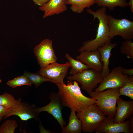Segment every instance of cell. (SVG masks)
<instances>
[{
  "label": "cell",
  "instance_id": "obj_1",
  "mask_svg": "<svg viewBox=\"0 0 133 133\" xmlns=\"http://www.w3.org/2000/svg\"><path fill=\"white\" fill-rule=\"evenodd\" d=\"M58 93L63 106L70 108L71 110L79 112L89 106L95 104V99L85 96L82 93L78 82L75 81L64 83H57Z\"/></svg>",
  "mask_w": 133,
  "mask_h": 133
},
{
  "label": "cell",
  "instance_id": "obj_2",
  "mask_svg": "<svg viewBox=\"0 0 133 133\" xmlns=\"http://www.w3.org/2000/svg\"><path fill=\"white\" fill-rule=\"evenodd\" d=\"M106 8L104 6L100 7L96 11L90 8L86 9L87 12L93 16L94 20L96 18L98 19V26L95 38L84 42L82 46L78 50L79 52L94 50L106 43L111 42V39L109 36L108 15L106 13Z\"/></svg>",
  "mask_w": 133,
  "mask_h": 133
},
{
  "label": "cell",
  "instance_id": "obj_3",
  "mask_svg": "<svg viewBox=\"0 0 133 133\" xmlns=\"http://www.w3.org/2000/svg\"><path fill=\"white\" fill-rule=\"evenodd\" d=\"M101 92L92 91L89 95L96 100L95 104L105 116L114 118L116 113L117 100L120 95L119 88H110Z\"/></svg>",
  "mask_w": 133,
  "mask_h": 133
},
{
  "label": "cell",
  "instance_id": "obj_4",
  "mask_svg": "<svg viewBox=\"0 0 133 133\" xmlns=\"http://www.w3.org/2000/svg\"><path fill=\"white\" fill-rule=\"evenodd\" d=\"M76 115L81 121L82 130L84 133H91L96 131L106 117L95 104L77 112Z\"/></svg>",
  "mask_w": 133,
  "mask_h": 133
},
{
  "label": "cell",
  "instance_id": "obj_5",
  "mask_svg": "<svg viewBox=\"0 0 133 133\" xmlns=\"http://www.w3.org/2000/svg\"><path fill=\"white\" fill-rule=\"evenodd\" d=\"M69 81H75L81 85L82 89L89 95L103 78L101 73L92 69H88L68 76Z\"/></svg>",
  "mask_w": 133,
  "mask_h": 133
},
{
  "label": "cell",
  "instance_id": "obj_6",
  "mask_svg": "<svg viewBox=\"0 0 133 133\" xmlns=\"http://www.w3.org/2000/svg\"><path fill=\"white\" fill-rule=\"evenodd\" d=\"M107 19L110 38L119 35L125 40L133 39V21L126 18H116L110 15Z\"/></svg>",
  "mask_w": 133,
  "mask_h": 133
},
{
  "label": "cell",
  "instance_id": "obj_7",
  "mask_svg": "<svg viewBox=\"0 0 133 133\" xmlns=\"http://www.w3.org/2000/svg\"><path fill=\"white\" fill-rule=\"evenodd\" d=\"M34 52L40 69L51 63L56 62L57 58L55 53L51 40L46 38L36 46Z\"/></svg>",
  "mask_w": 133,
  "mask_h": 133
},
{
  "label": "cell",
  "instance_id": "obj_8",
  "mask_svg": "<svg viewBox=\"0 0 133 133\" xmlns=\"http://www.w3.org/2000/svg\"><path fill=\"white\" fill-rule=\"evenodd\" d=\"M122 68L118 66L112 69L108 75L103 79L95 91L101 92L108 89L119 88L123 87L129 76L122 73Z\"/></svg>",
  "mask_w": 133,
  "mask_h": 133
},
{
  "label": "cell",
  "instance_id": "obj_9",
  "mask_svg": "<svg viewBox=\"0 0 133 133\" xmlns=\"http://www.w3.org/2000/svg\"><path fill=\"white\" fill-rule=\"evenodd\" d=\"M50 101L46 105L41 107L34 108L38 114L42 111H46L52 116L57 121L63 129L66 124L63 117L62 110L64 106L58 93L51 92L49 96Z\"/></svg>",
  "mask_w": 133,
  "mask_h": 133
},
{
  "label": "cell",
  "instance_id": "obj_10",
  "mask_svg": "<svg viewBox=\"0 0 133 133\" xmlns=\"http://www.w3.org/2000/svg\"><path fill=\"white\" fill-rule=\"evenodd\" d=\"M70 67L69 63L67 62L64 64L55 62L50 64L46 67L38 72L43 76L57 83H64V79L67 75Z\"/></svg>",
  "mask_w": 133,
  "mask_h": 133
},
{
  "label": "cell",
  "instance_id": "obj_11",
  "mask_svg": "<svg viewBox=\"0 0 133 133\" xmlns=\"http://www.w3.org/2000/svg\"><path fill=\"white\" fill-rule=\"evenodd\" d=\"M76 58L86 65L88 69H93L101 73L103 64L100 54L98 49L90 51L84 50L81 51Z\"/></svg>",
  "mask_w": 133,
  "mask_h": 133
},
{
  "label": "cell",
  "instance_id": "obj_12",
  "mask_svg": "<svg viewBox=\"0 0 133 133\" xmlns=\"http://www.w3.org/2000/svg\"><path fill=\"white\" fill-rule=\"evenodd\" d=\"M113 117H105L96 130L95 133H130L129 121L121 123H115Z\"/></svg>",
  "mask_w": 133,
  "mask_h": 133
},
{
  "label": "cell",
  "instance_id": "obj_13",
  "mask_svg": "<svg viewBox=\"0 0 133 133\" xmlns=\"http://www.w3.org/2000/svg\"><path fill=\"white\" fill-rule=\"evenodd\" d=\"M116 104V113L113 122L115 123H122L133 115V100L125 101L119 97Z\"/></svg>",
  "mask_w": 133,
  "mask_h": 133
},
{
  "label": "cell",
  "instance_id": "obj_14",
  "mask_svg": "<svg viewBox=\"0 0 133 133\" xmlns=\"http://www.w3.org/2000/svg\"><path fill=\"white\" fill-rule=\"evenodd\" d=\"M66 3V0H50L44 5L40 6L39 9L44 12L43 18L64 12L67 9Z\"/></svg>",
  "mask_w": 133,
  "mask_h": 133
},
{
  "label": "cell",
  "instance_id": "obj_15",
  "mask_svg": "<svg viewBox=\"0 0 133 133\" xmlns=\"http://www.w3.org/2000/svg\"><path fill=\"white\" fill-rule=\"evenodd\" d=\"M34 108V106L31 107L21 101L17 105L11 109L8 117L15 115L19 116L21 120L25 121L32 118L37 119L39 115L35 111Z\"/></svg>",
  "mask_w": 133,
  "mask_h": 133
},
{
  "label": "cell",
  "instance_id": "obj_16",
  "mask_svg": "<svg viewBox=\"0 0 133 133\" xmlns=\"http://www.w3.org/2000/svg\"><path fill=\"white\" fill-rule=\"evenodd\" d=\"M117 45L116 43L110 42L99 47L97 49L100 52L101 60L103 64L101 74L103 79L106 77L110 71L109 65L111 51L112 49Z\"/></svg>",
  "mask_w": 133,
  "mask_h": 133
},
{
  "label": "cell",
  "instance_id": "obj_17",
  "mask_svg": "<svg viewBox=\"0 0 133 133\" xmlns=\"http://www.w3.org/2000/svg\"><path fill=\"white\" fill-rule=\"evenodd\" d=\"M67 125L62 129V133H81L82 124L81 120L77 117L76 112L71 110Z\"/></svg>",
  "mask_w": 133,
  "mask_h": 133
},
{
  "label": "cell",
  "instance_id": "obj_18",
  "mask_svg": "<svg viewBox=\"0 0 133 133\" xmlns=\"http://www.w3.org/2000/svg\"><path fill=\"white\" fill-rule=\"evenodd\" d=\"M96 0H66V5H71L70 9L77 14L82 13L86 8L90 7L95 3Z\"/></svg>",
  "mask_w": 133,
  "mask_h": 133
},
{
  "label": "cell",
  "instance_id": "obj_19",
  "mask_svg": "<svg viewBox=\"0 0 133 133\" xmlns=\"http://www.w3.org/2000/svg\"><path fill=\"white\" fill-rule=\"evenodd\" d=\"M95 3L99 7L104 6L111 11L117 6L122 8L128 6L127 0H96Z\"/></svg>",
  "mask_w": 133,
  "mask_h": 133
},
{
  "label": "cell",
  "instance_id": "obj_20",
  "mask_svg": "<svg viewBox=\"0 0 133 133\" xmlns=\"http://www.w3.org/2000/svg\"><path fill=\"white\" fill-rule=\"evenodd\" d=\"M65 56L68 60L71 67L69 72L70 75H73L88 69L86 65L77 59H74L67 53H66Z\"/></svg>",
  "mask_w": 133,
  "mask_h": 133
},
{
  "label": "cell",
  "instance_id": "obj_21",
  "mask_svg": "<svg viewBox=\"0 0 133 133\" xmlns=\"http://www.w3.org/2000/svg\"><path fill=\"white\" fill-rule=\"evenodd\" d=\"M21 101L20 99L18 100L15 99L12 95L7 93L0 95V105L11 110L17 105Z\"/></svg>",
  "mask_w": 133,
  "mask_h": 133
},
{
  "label": "cell",
  "instance_id": "obj_22",
  "mask_svg": "<svg viewBox=\"0 0 133 133\" xmlns=\"http://www.w3.org/2000/svg\"><path fill=\"white\" fill-rule=\"evenodd\" d=\"M24 75L28 78L32 84H34L36 87L46 82H51L54 83H55L54 81L45 77L38 73H33L25 72Z\"/></svg>",
  "mask_w": 133,
  "mask_h": 133
},
{
  "label": "cell",
  "instance_id": "obj_23",
  "mask_svg": "<svg viewBox=\"0 0 133 133\" xmlns=\"http://www.w3.org/2000/svg\"><path fill=\"white\" fill-rule=\"evenodd\" d=\"M120 95L127 96L133 100V76L129 78L123 86L119 88Z\"/></svg>",
  "mask_w": 133,
  "mask_h": 133
},
{
  "label": "cell",
  "instance_id": "obj_24",
  "mask_svg": "<svg viewBox=\"0 0 133 133\" xmlns=\"http://www.w3.org/2000/svg\"><path fill=\"white\" fill-rule=\"evenodd\" d=\"M121 53L125 55L128 59L133 60V42L132 40H126L121 43Z\"/></svg>",
  "mask_w": 133,
  "mask_h": 133
},
{
  "label": "cell",
  "instance_id": "obj_25",
  "mask_svg": "<svg viewBox=\"0 0 133 133\" xmlns=\"http://www.w3.org/2000/svg\"><path fill=\"white\" fill-rule=\"evenodd\" d=\"M32 84L28 78L24 75L10 80L7 83L8 85L12 88L24 85L30 86Z\"/></svg>",
  "mask_w": 133,
  "mask_h": 133
},
{
  "label": "cell",
  "instance_id": "obj_26",
  "mask_svg": "<svg viewBox=\"0 0 133 133\" xmlns=\"http://www.w3.org/2000/svg\"><path fill=\"white\" fill-rule=\"evenodd\" d=\"M17 126V121L15 120H7L0 126V133H14Z\"/></svg>",
  "mask_w": 133,
  "mask_h": 133
},
{
  "label": "cell",
  "instance_id": "obj_27",
  "mask_svg": "<svg viewBox=\"0 0 133 133\" xmlns=\"http://www.w3.org/2000/svg\"><path fill=\"white\" fill-rule=\"evenodd\" d=\"M11 111V109L0 105V122L1 121L4 117V119L8 117Z\"/></svg>",
  "mask_w": 133,
  "mask_h": 133
},
{
  "label": "cell",
  "instance_id": "obj_28",
  "mask_svg": "<svg viewBox=\"0 0 133 133\" xmlns=\"http://www.w3.org/2000/svg\"><path fill=\"white\" fill-rule=\"evenodd\" d=\"M122 72L123 74L128 75L129 76H133V68L127 69L122 68Z\"/></svg>",
  "mask_w": 133,
  "mask_h": 133
},
{
  "label": "cell",
  "instance_id": "obj_29",
  "mask_svg": "<svg viewBox=\"0 0 133 133\" xmlns=\"http://www.w3.org/2000/svg\"><path fill=\"white\" fill-rule=\"evenodd\" d=\"M50 0H33L35 4L38 5L40 6H43L47 2Z\"/></svg>",
  "mask_w": 133,
  "mask_h": 133
},
{
  "label": "cell",
  "instance_id": "obj_30",
  "mask_svg": "<svg viewBox=\"0 0 133 133\" xmlns=\"http://www.w3.org/2000/svg\"><path fill=\"white\" fill-rule=\"evenodd\" d=\"M129 127L130 133H133V116L131 115L129 118Z\"/></svg>",
  "mask_w": 133,
  "mask_h": 133
},
{
  "label": "cell",
  "instance_id": "obj_31",
  "mask_svg": "<svg viewBox=\"0 0 133 133\" xmlns=\"http://www.w3.org/2000/svg\"><path fill=\"white\" fill-rule=\"evenodd\" d=\"M128 5L130 7L132 12L133 13V0H129Z\"/></svg>",
  "mask_w": 133,
  "mask_h": 133
},
{
  "label": "cell",
  "instance_id": "obj_32",
  "mask_svg": "<svg viewBox=\"0 0 133 133\" xmlns=\"http://www.w3.org/2000/svg\"><path fill=\"white\" fill-rule=\"evenodd\" d=\"M1 81H2L0 79V83H1Z\"/></svg>",
  "mask_w": 133,
  "mask_h": 133
}]
</instances>
